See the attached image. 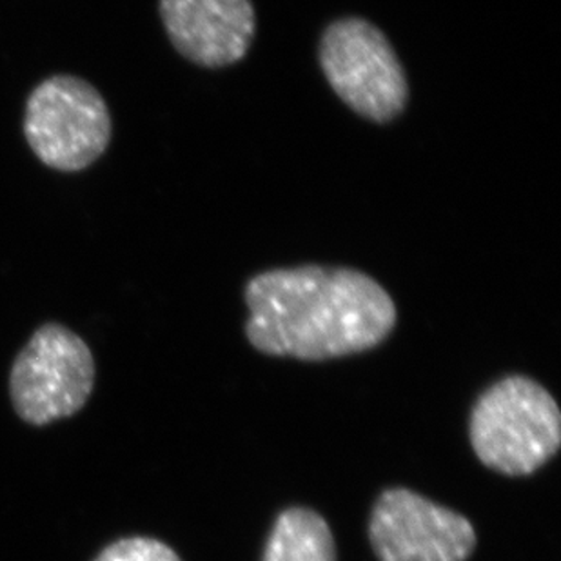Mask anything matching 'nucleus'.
<instances>
[{"label": "nucleus", "mask_w": 561, "mask_h": 561, "mask_svg": "<svg viewBox=\"0 0 561 561\" xmlns=\"http://www.w3.org/2000/svg\"><path fill=\"white\" fill-rule=\"evenodd\" d=\"M245 336L270 356L322 362L375 350L398 311L386 287L364 271L306 264L262 271L244 289Z\"/></svg>", "instance_id": "f257e3e1"}, {"label": "nucleus", "mask_w": 561, "mask_h": 561, "mask_svg": "<svg viewBox=\"0 0 561 561\" xmlns=\"http://www.w3.org/2000/svg\"><path fill=\"white\" fill-rule=\"evenodd\" d=\"M469 436L483 466L507 477H529L560 449V409L538 381L507 376L478 398Z\"/></svg>", "instance_id": "f03ea898"}, {"label": "nucleus", "mask_w": 561, "mask_h": 561, "mask_svg": "<svg viewBox=\"0 0 561 561\" xmlns=\"http://www.w3.org/2000/svg\"><path fill=\"white\" fill-rule=\"evenodd\" d=\"M318 64L340 101L369 123L397 121L409 102V82L380 27L362 16H342L323 30Z\"/></svg>", "instance_id": "7ed1b4c3"}, {"label": "nucleus", "mask_w": 561, "mask_h": 561, "mask_svg": "<svg viewBox=\"0 0 561 561\" xmlns=\"http://www.w3.org/2000/svg\"><path fill=\"white\" fill-rule=\"evenodd\" d=\"M24 133L41 162L57 171H82L112 140V115L101 93L85 80L55 75L27 99Z\"/></svg>", "instance_id": "20e7f679"}, {"label": "nucleus", "mask_w": 561, "mask_h": 561, "mask_svg": "<svg viewBox=\"0 0 561 561\" xmlns=\"http://www.w3.org/2000/svg\"><path fill=\"white\" fill-rule=\"evenodd\" d=\"M93 386L95 360L90 347L60 323L37 329L11 367V402L16 414L32 425H48L79 413Z\"/></svg>", "instance_id": "39448f33"}, {"label": "nucleus", "mask_w": 561, "mask_h": 561, "mask_svg": "<svg viewBox=\"0 0 561 561\" xmlns=\"http://www.w3.org/2000/svg\"><path fill=\"white\" fill-rule=\"evenodd\" d=\"M369 540L380 561H467L477 530L466 516L397 488L376 500Z\"/></svg>", "instance_id": "423d86ee"}, {"label": "nucleus", "mask_w": 561, "mask_h": 561, "mask_svg": "<svg viewBox=\"0 0 561 561\" xmlns=\"http://www.w3.org/2000/svg\"><path fill=\"white\" fill-rule=\"evenodd\" d=\"M159 13L173 48L201 68L244 60L256 35L251 0H159Z\"/></svg>", "instance_id": "0eeeda50"}, {"label": "nucleus", "mask_w": 561, "mask_h": 561, "mask_svg": "<svg viewBox=\"0 0 561 561\" xmlns=\"http://www.w3.org/2000/svg\"><path fill=\"white\" fill-rule=\"evenodd\" d=\"M262 561H336L333 533L311 508H286L276 518Z\"/></svg>", "instance_id": "6e6552de"}, {"label": "nucleus", "mask_w": 561, "mask_h": 561, "mask_svg": "<svg viewBox=\"0 0 561 561\" xmlns=\"http://www.w3.org/2000/svg\"><path fill=\"white\" fill-rule=\"evenodd\" d=\"M95 561H182L171 547L153 538H124L101 552Z\"/></svg>", "instance_id": "1a4fd4ad"}]
</instances>
